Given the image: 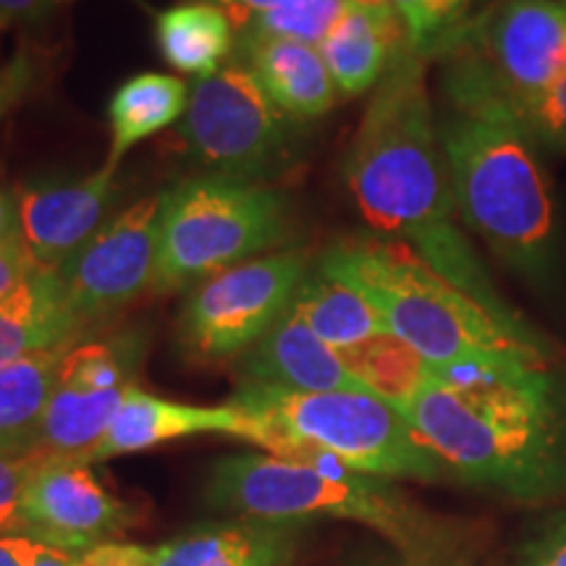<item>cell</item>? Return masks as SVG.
I'll list each match as a JSON object with an SVG mask.
<instances>
[{"instance_id":"obj_41","label":"cell","mask_w":566,"mask_h":566,"mask_svg":"<svg viewBox=\"0 0 566 566\" xmlns=\"http://www.w3.org/2000/svg\"><path fill=\"white\" fill-rule=\"evenodd\" d=\"M354 566H409L407 558H388V556H373L367 562H359Z\"/></svg>"},{"instance_id":"obj_3","label":"cell","mask_w":566,"mask_h":566,"mask_svg":"<svg viewBox=\"0 0 566 566\" xmlns=\"http://www.w3.org/2000/svg\"><path fill=\"white\" fill-rule=\"evenodd\" d=\"M401 415L467 485L522 501L566 485V401L546 365L433 367Z\"/></svg>"},{"instance_id":"obj_38","label":"cell","mask_w":566,"mask_h":566,"mask_svg":"<svg viewBox=\"0 0 566 566\" xmlns=\"http://www.w3.org/2000/svg\"><path fill=\"white\" fill-rule=\"evenodd\" d=\"M409 566H472L470 562H467V558H462L454 551V546L451 548H446V551H441V554H436V556H430V558H424V562H417V564H409Z\"/></svg>"},{"instance_id":"obj_32","label":"cell","mask_w":566,"mask_h":566,"mask_svg":"<svg viewBox=\"0 0 566 566\" xmlns=\"http://www.w3.org/2000/svg\"><path fill=\"white\" fill-rule=\"evenodd\" d=\"M155 546H139V543H101V546L84 551L76 556V566H153Z\"/></svg>"},{"instance_id":"obj_27","label":"cell","mask_w":566,"mask_h":566,"mask_svg":"<svg viewBox=\"0 0 566 566\" xmlns=\"http://www.w3.org/2000/svg\"><path fill=\"white\" fill-rule=\"evenodd\" d=\"M514 103L541 150L566 155V76L533 95L514 97Z\"/></svg>"},{"instance_id":"obj_16","label":"cell","mask_w":566,"mask_h":566,"mask_svg":"<svg viewBox=\"0 0 566 566\" xmlns=\"http://www.w3.org/2000/svg\"><path fill=\"white\" fill-rule=\"evenodd\" d=\"M202 433H226L254 443L258 424L250 415H244L242 409L233 405H181V401L160 399V396H153L134 386L126 394L122 409L113 417L108 433L95 446L87 462L97 464L105 462V459L137 454V451L153 449V446Z\"/></svg>"},{"instance_id":"obj_37","label":"cell","mask_w":566,"mask_h":566,"mask_svg":"<svg viewBox=\"0 0 566 566\" xmlns=\"http://www.w3.org/2000/svg\"><path fill=\"white\" fill-rule=\"evenodd\" d=\"M17 237H21L17 197H11L9 192L0 189V244L11 242V239Z\"/></svg>"},{"instance_id":"obj_28","label":"cell","mask_w":566,"mask_h":566,"mask_svg":"<svg viewBox=\"0 0 566 566\" xmlns=\"http://www.w3.org/2000/svg\"><path fill=\"white\" fill-rule=\"evenodd\" d=\"M394 11L405 21L409 45L422 55H436L454 38L441 0H391Z\"/></svg>"},{"instance_id":"obj_10","label":"cell","mask_w":566,"mask_h":566,"mask_svg":"<svg viewBox=\"0 0 566 566\" xmlns=\"http://www.w3.org/2000/svg\"><path fill=\"white\" fill-rule=\"evenodd\" d=\"M147 336L142 331L74 344L63 354L59 384L42 415L34 451L55 459H84L108 433L113 417L132 391Z\"/></svg>"},{"instance_id":"obj_15","label":"cell","mask_w":566,"mask_h":566,"mask_svg":"<svg viewBox=\"0 0 566 566\" xmlns=\"http://www.w3.org/2000/svg\"><path fill=\"white\" fill-rule=\"evenodd\" d=\"M239 373L244 384H263L283 391L370 394V388L349 370L342 354L325 344L292 307L239 357Z\"/></svg>"},{"instance_id":"obj_6","label":"cell","mask_w":566,"mask_h":566,"mask_svg":"<svg viewBox=\"0 0 566 566\" xmlns=\"http://www.w3.org/2000/svg\"><path fill=\"white\" fill-rule=\"evenodd\" d=\"M258 422L254 443L265 451L307 443L365 475L438 483L443 464L420 441L407 417L367 391L300 394L263 384H242L229 401Z\"/></svg>"},{"instance_id":"obj_33","label":"cell","mask_w":566,"mask_h":566,"mask_svg":"<svg viewBox=\"0 0 566 566\" xmlns=\"http://www.w3.org/2000/svg\"><path fill=\"white\" fill-rule=\"evenodd\" d=\"M34 271H40V265L34 263L24 239L17 237L11 242L0 244V300L17 292Z\"/></svg>"},{"instance_id":"obj_8","label":"cell","mask_w":566,"mask_h":566,"mask_svg":"<svg viewBox=\"0 0 566 566\" xmlns=\"http://www.w3.org/2000/svg\"><path fill=\"white\" fill-rule=\"evenodd\" d=\"M184 155L202 176L260 184L292 163V118L275 108L250 69L231 63L189 87L179 126Z\"/></svg>"},{"instance_id":"obj_39","label":"cell","mask_w":566,"mask_h":566,"mask_svg":"<svg viewBox=\"0 0 566 566\" xmlns=\"http://www.w3.org/2000/svg\"><path fill=\"white\" fill-rule=\"evenodd\" d=\"M346 3H349L352 9L375 13V17H394L396 13L391 0H346Z\"/></svg>"},{"instance_id":"obj_12","label":"cell","mask_w":566,"mask_h":566,"mask_svg":"<svg viewBox=\"0 0 566 566\" xmlns=\"http://www.w3.org/2000/svg\"><path fill=\"white\" fill-rule=\"evenodd\" d=\"M24 535L82 556L116 541L137 514L116 499L84 459L42 457L21 501Z\"/></svg>"},{"instance_id":"obj_25","label":"cell","mask_w":566,"mask_h":566,"mask_svg":"<svg viewBox=\"0 0 566 566\" xmlns=\"http://www.w3.org/2000/svg\"><path fill=\"white\" fill-rule=\"evenodd\" d=\"M338 354L349 365V370L370 388V394L380 396L399 412L415 399L433 370V365L424 363L412 346L388 331Z\"/></svg>"},{"instance_id":"obj_22","label":"cell","mask_w":566,"mask_h":566,"mask_svg":"<svg viewBox=\"0 0 566 566\" xmlns=\"http://www.w3.org/2000/svg\"><path fill=\"white\" fill-rule=\"evenodd\" d=\"M292 310L336 352L352 349L386 331L367 296L342 275L325 271L317 260L304 273Z\"/></svg>"},{"instance_id":"obj_35","label":"cell","mask_w":566,"mask_h":566,"mask_svg":"<svg viewBox=\"0 0 566 566\" xmlns=\"http://www.w3.org/2000/svg\"><path fill=\"white\" fill-rule=\"evenodd\" d=\"M61 0H0V27L34 24L45 19Z\"/></svg>"},{"instance_id":"obj_42","label":"cell","mask_w":566,"mask_h":566,"mask_svg":"<svg viewBox=\"0 0 566 566\" xmlns=\"http://www.w3.org/2000/svg\"><path fill=\"white\" fill-rule=\"evenodd\" d=\"M0 454H17V451H11L9 446H6V443H0ZM27 454H30V451H27Z\"/></svg>"},{"instance_id":"obj_29","label":"cell","mask_w":566,"mask_h":566,"mask_svg":"<svg viewBox=\"0 0 566 566\" xmlns=\"http://www.w3.org/2000/svg\"><path fill=\"white\" fill-rule=\"evenodd\" d=\"M42 454H0V535H24L21 501Z\"/></svg>"},{"instance_id":"obj_7","label":"cell","mask_w":566,"mask_h":566,"mask_svg":"<svg viewBox=\"0 0 566 566\" xmlns=\"http://www.w3.org/2000/svg\"><path fill=\"white\" fill-rule=\"evenodd\" d=\"M289 210L279 189L223 176L166 189L153 292H181L283 244L292 231Z\"/></svg>"},{"instance_id":"obj_23","label":"cell","mask_w":566,"mask_h":566,"mask_svg":"<svg viewBox=\"0 0 566 566\" xmlns=\"http://www.w3.org/2000/svg\"><path fill=\"white\" fill-rule=\"evenodd\" d=\"M155 42L176 71L205 80L237 51V27L223 9L192 0L155 17Z\"/></svg>"},{"instance_id":"obj_13","label":"cell","mask_w":566,"mask_h":566,"mask_svg":"<svg viewBox=\"0 0 566 566\" xmlns=\"http://www.w3.org/2000/svg\"><path fill=\"white\" fill-rule=\"evenodd\" d=\"M457 34L483 55L512 97L566 76V6L558 0H499Z\"/></svg>"},{"instance_id":"obj_4","label":"cell","mask_w":566,"mask_h":566,"mask_svg":"<svg viewBox=\"0 0 566 566\" xmlns=\"http://www.w3.org/2000/svg\"><path fill=\"white\" fill-rule=\"evenodd\" d=\"M205 501L268 522L346 520L378 530L407 564L451 548L446 530L384 478L352 470L328 451L286 441L275 454H233L210 467Z\"/></svg>"},{"instance_id":"obj_1","label":"cell","mask_w":566,"mask_h":566,"mask_svg":"<svg viewBox=\"0 0 566 566\" xmlns=\"http://www.w3.org/2000/svg\"><path fill=\"white\" fill-rule=\"evenodd\" d=\"M436 55L443 59L438 137L459 218L509 271L551 286L562 244L541 145L470 42L454 34Z\"/></svg>"},{"instance_id":"obj_17","label":"cell","mask_w":566,"mask_h":566,"mask_svg":"<svg viewBox=\"0 0 566 566\" xmlns=\"http://www.w3.org/2000/svg\"><path fill=\"white\" fill-rule=\"evenodd\" d=\"M304 535L302 522H210L155 546L153 566H292Z\"/></svg>"},{"instance_id":"obj_2","label":"cell","mask_w":566,"mask_h":566,"mask_svg":"<svg viewBox=\"0 0 566 566\" xmlns=\"http://www.w3.org/2000/svg\"><path fill=\"white\" fill-rule=\"evenodd\" d=\"M346 184L370 229L409 244L493 315L525 323L499 294L457 223V202L428 92V55L407 45L373 90L346 155Z\"/></svg>"},{"instance_id":"obj_26","label":"cell","mask_w":566,"mask_h":566,"mask_svg":"<svg viewBox=\"0 0 566 566\" xmlns=\"http://www.w3.org/2000/svg\"><path fill=\"white\" fill-rule=\"evenodd\" d=\"M346 9H349L346 0H292L252 17L237 38H281L317 48Z\"/></svg>"},{"instance_id":"obj_9","label":"cell","mask_w":566,"mask_h":566,"mask_svg":"<svg viewBox=\"0 0 566 566\" xmlns=\"http://www.w3.org/2000/svg\"><path fill=\"white\" fill-rule=\"evenodd\" d=\"M310 265L304 250H281L210 275L181 310L184 354L200 365L242 357L292 307Z\"/></svg>"},{"instance_id":"obj_34","label":"cell","mask_w":566,"mask_h":566,"mask_svg":"<svg viewBox=\"0 0 566 566\" xmlns=\"http://www.w3.org/2000/svg\"><path fill=\"white\" fill-rule=\"evenodd\" d=\"M520 566H566V514L530 543Z\"/></svg>"},{"instance_id":"obj_11","label":"cell","mask_w":566,"mask_h":566,"mask_svg":"<svg viewBox=\"0 0 566 566\" xmlns=\"http://www.w3.org/2000/svg\"><path fill=\"white\" fill-rule=\"evenodd\" d=\"M160 210L163 192L129 205L55 271L84 331L113 321L142 294L153 292Z\"/></svg>"},{"instance_id":"obj_18","label":"cell","mask_w":566,"mask_h":566,"mask_svg":"<svg viewBox=\"0 0 566 566\" xmlns=\"http://www.w3.org/2000/svg\"><path fill=\"white\" fill-rule=\"evenodd\" d=\"M233 53L292 122L321 118L342 97L315 45L281 38H237Z\"/></svg>"},{"instance_id":"obj_19","label":"cell","mask_w":566,"mask_h":566,"mask_svg":"<svg viewBox=\"0 0 566 566\" xmlns=\"http://www.w3.org/2000/svg\"><path fill=\"white\" fill-rule=\"evenodd\" d=\"M84 325L71 313L55 271H34L17 292L0 300V365L30 354L74 346Z\"/></svg>"},{"instance_id":"obj_40","label":"cell","mask_w":566,"mask_h":566,"mask_svg":"<svg viewBox=\"0 0 566 566\" xmlns=\"http://www.w3.org/2000/svg\"><path fill=\"white\" fill-rule=\"evenodd\" d=\"M441 3H443V13H446V19H449L451 30L457 32L459 27H462V19H464L467 9H470L472 0H441Z\"/></svg>"},{"instance_id":"obj_30","label":"cell","mask_w":566,"mask_h":566,"mask_svg":"<svg viewBox=\"0 0 566 566\" xmlns=\"http://www.w3.org/2000/svg\"><path fill=\"white\" fill-rule=\"evenodd\" d=\"M0 566H76V556L30 535H0Z\"/></svg>"},{"instance_id":"obj_24","label":"cell","mask_w":566,"mask_h":566,"mask_svg":"<svg viewBox=\"0 0 566 566\" xmlns=\"http://www.w3.org/2000/svg\"><path fill=\"white\" fill-rule=\"evenodd\" d=\"M71 346L48 349L0 365V443L17 454L34 451L48 401L59 384L63 354Z\"/></svg>"},{"instance_id":"obj_31","label":"cell","mask_w":566,"mask_h":566,"mask_svg":"<svg viewBox=\"0 0 566 566\" xmlns=\"http://www.w3.org/2000/svg\"><path fill=\"white\" fill-rule=\"evenodd\" d=\"M34 76H38V63L30 51H19L9 63L0 66V122L30 92Z\"/></svg>"},{"instance_id":"obj_20","label":"cell","mask_w":566,"mask_h":566,"mask_svg":"<svg viewBox=\"0 0 566 566\" xmlns=\"http://www.w3.org/2000/svg\"><path fill=\"white\" fill-rule=\"evenodd\" d=\"M407 45L409 38L399 13L375 17L349 6L317 51L331 71L338 95L357 97L378 87L391 61Z\"/></svg>"},{"instance_id":"obj_36","label":"cell","mask_w":566,"mask_h":566,"mask_svg":"<svg viewBox=\"0 0 566 566\" xmlns=\"http://www.w3.org/2000/svg\"><path fill=\"white\" fill-rule=\"evenodd\" d=\"M202 3H212L218 6V9H223L229 13V19L233 21V27H237L239 32L252 17H258V13H265L271 9H279V6L292 3V0H202Z\"/></svg>"},{"instance_id":"obj_21","label":"cell","mask_w":566,"mask_h":566,"mask_svg":"<svg viewBox=\"0 0 566 566\" xmlns=\"http://www.w3.org/2000/svg\"><path fill=\"white\" fill-rule=\"evenodd\" d=\"M189 108V84L179 76L145 71L113 92L108 103L111 150L105 166L118 168L124 155L168 126L179 124Z\"/></svg>"},{"instance_id":"obj_14","label":"cell","mask_w":566,"mask_h":566,"mask_svg":"<svg viewBox=\"0 0 566 566\" xmlns=\"http://www.w3.org/2000/svg\"><path fill=\"white\" fill-rule=\"evenodd\" d=\"M116 202V168L34 179L17 192L21 239L42 271H59L108 223Z\"/></svg>"},{"instance_id":"obj_5","label":"cell","mask_w":566,"mask_h":566,"mask_svg":"<svg viewBox=\"0 0 566 566\" xmlns=\"http://www.w3.org/2000/svg\"><path fill=\"white\" fill-rule=\"evenodd\" d=\"M317 263L363 292L388 334L433 367L495 359L548 363L546 342L527 323L493 315L433 271L409 244L354 237L331 244Z\"/></svg>"}]
</instances>
